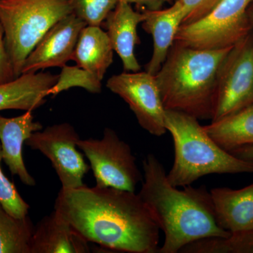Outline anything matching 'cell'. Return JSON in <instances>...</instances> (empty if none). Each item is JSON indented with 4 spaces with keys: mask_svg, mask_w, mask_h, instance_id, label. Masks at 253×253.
<instances>
[{
    "mask_svg": "<svg viewBox=\"0 0 253 253\" xmlns=\"http://www.w3.org/2000/svg\"><path fill=\"white\" fill-rule=\"evenodd\" d=\"M54 211L88 242L130 253H156L160 229L135 192L112 187L60 190Z\"/></svg>",
    "mask_w": 253,
    "mask_h": 253,
    "instance_id": "1",
    "label": "cell"
},
{
    "mask_svg": "<svg viewBox=\"0 0 253 253\" xmlns=\"http://www.w3.org/2000/svg\"><path fill=\"white\" fill-rule=\"evenodd\" d=\"M143 169L144 181L138 195L165 234L158 253H179L200 240L231 235L218 224L211 192L205 186L178 189L168 181L166 169L154 154L145 158Z\"/></svg>",
    "mask_w": 253,
    "mask_h": 253,
    "instance_id": "2",
    "label": "cell"
},
{
    "mask_svg": "<svg viewBox=\"0 0 253 253\" xmlns=\"http://www.w3.org/2000/svg\"><path fill=\"white\" fill-rule=\"evenodd\" d=\"M233 46L196 49L174 41L155 75L165 109L212 120L218 76Z\"/></svg>",
    "mask_w": 253,
    "mask_h": 253,
    "instance_id": "3",
    "label": "cell"
},
{
    "mask_svg": "<svg viewBox=\"0 0 253 253\" xmlns=\"http://www.w3.org/2000/svg\"><path fill=\"white\" fill-rule=\"evenodd\" d=\"M165 124L174 142V163L167 174L173 186H189L211 174L253 173V161L222 149L194 116L166 110Z\"/></svg>",
    "mask_w": 253,
    "mask_h": 253,
    "instance_id": "4",
    "label": "cell"
},
{
    "mask_svg": "<svg viewBox=\"0 0 253 253\" xmlns=\"http://www.w3.org/2000/svg\"><path fill=\"white\" fill-rule=\"evenodd\" d=\"M73 13L71 0H0V23L15 78L50 28Z\"/></svg>",
    "mask_w": 253,
    "mask_h": 253,
    "instance_id": "5",
    "label": "cell"
},
{
    "mask_svg": "<svg viewBox=\"0 0 253 253\" xmlns=\"http://www.w3.org/2000/svg\"><path fill=\"white\" fill-rule=\"evenodd\" d=\"M253 1L220 0L204 17L181 24L174 41L196 49L235 45L252 31L249 7Z\"/></svg>",
    "mask_w": 253,
    "mask_h": 253,
    "instance_id": "6",
    "label": "cell"
},
{
    "mask_svg": "<svg viewBox=\"0 0 253 253\" xmlns=\"http://www.w3.org/2000/svg\"><path fill=\"white\" fill-rule=\"evenodd\" d=\"M78 147L90 163L96 186L135 192L142 174L130 146L113 129L105 128L101 139H80Z\"/></svg>",
    "mask_w": 253,
    "mask_h": 253,
    "instance_id": "7",
    "label": "cell"
},
{
    "mask_svg": "<svg viewBox=\"0 0 253 253\" xmlns=\"http://www.w3.org/2000/svg\"><path fill=\"white\" fill-rule=\"evenodd\" d=\"M253 104V33L226 56L218 76L214 111L215 121Z\"/></svg>",
    "mask_w": 253,
    "mask_h": 253,
    "instance_id": "8",
    "label": "cell"
},
{
    "mask_svg": "<svg viewBox=\"0 0 253 253\" xmlns=\"http://www.w3.org/2000/svg\"><path fill=\"white\" fill-rule=\"evenodd\" d=\"M80 139L73 126L63 123L36 131L26 144L51 161L61 181V189H72L84 185L83 178L90 169L77 149Z\"/></svg>",
    "mask_w": 253,
    "mask_h": 253,
    "instance_id": "9",
    "label": "cell"
},
{
    "mask_svg": "<svg viewBox=\"0 0 253 253\" xmlns=\"http://www.w3.org/2000/svg\"><path fill=\"white\" fill-rule=\"evenodd\" d=\"M106 86L126 101L143 129L156 136L166 134V109L154 75L123 72L111 76Z\"/></svg>",
    "mask_w": 253,
    "mask_h": 253,
    "instance_id": "10",
    "label": "cell"
},
{
    "mask_svg": "<svg viewBox=\"0 0 253 253\" xmlns=\"http://www.w3.org/2000/svg\"><path fill=\"white\" fill-rule=\"evenodd\" d=\"M86 26L74 13L56 23L28 55L21 74L66 66L71 60L82 30Z\"/></svg>",
    "mask_w": 253,
    "mask_h": 253,
    "instance_id": "11",
    "label": "cell"
},
{
    "mask_svg": "<svg viewBox=\"0 0 253 253\" xmlns=\"http://www.w3.org/2000/svg\"><path fill=\"white\" fill-rule=\"evenodd\" d=\"M33 111H26L21 116L6 118L0 115V143L2 160L12 175H17L23 184L36 185L34 177L28 172L23 158V146L42 125L34 121Z\"/></svg>",
    "mask_w": 253,
    "mask_h": 253,
    "instance_id": "12",
    "label": "cell"
},
{
    "mask_svg": "<svg viewBox=\"0 0 253 253\" xmlns=\"http://www.w3.org/2000/svg\"><path fill=\"white\" fill-rule=\"evenodd\" d=\"M144 13L136 12L130 4L118 0L117 5L105 24L113 49L122 61L125 72H138L141 66L135 56V48L140 44L137 26L144 21Z\"/></svg>",
    "mask_w": 253,
    "mask_h": 253,
    "instance_id": "13",
    "label": "cell"
},
{
    "mask_svg": "<svg viewBox=\"0 0 253 253\" xmlns=\"http://www.w3.org/2000/svg\"><path fill=\"white\" fill-rule=\"evenodd\" d=\"M143 13V29L151 35L154 41L152 56L146 65V71L155 76L166 61L179 28L184 22L186 14L178 1H174L167 9L145 10Z\"/></svg>",
    "mask_w": 253,
    "mask_h": 253,
    "instance_id": "14",
    "label": "cell"
},
{
    "mask_svg": "<svg viewBox=\"0 0 253 253\" xmlns=\"http://www.w3.org/2000/svg\"><path fill=\"white\" fill-rule=\"evenodd\" d=\"M59 75L39 71L23 73L13 81L0 84V111H33L45 104L46 93L54 85Z\"/></svg>",
    "mask_w": 253,
    "mask_h": 253,
    "instance_id": "15",
    "label": "cell"
},
{
    "mask_svg": "<svg viewBox=\"0 0 253 253\" xmlns=\"http://www.w3.org/2000/svg\"><path fill=\"white\" fill-rule=\"evenodd\" d=\"M211 195L221 228L231 234L253 229V183L240 189L215 188Z\"/></svg>",
    "mask_w": 253,
    "mask_h": 253,
    "instance_id": "16",
    "label": "cell"
},
{
    "mask_svg": "<svg viewBox=\"0 0 253 253\" xmlns=\"http://www.w3.org/2000/svg\"><path fill=\"white\" fill-rule=\"evenodd\" d=\"M89 242L54 211L35 226L31 253H86Z\"/></svg>",
    "mask_w": 253,
    "mask_h": 253,
    "instance_id": "17",
    "label": "cell"
},
{
    "mask_svg": "<svg viewBox=\"0 0 253 253\" xmlns=\"http://www.w3.org/2000/svg\"><path fill=\"white\" fill-rule=\"evenodd\" d=\"M113 49L101 26H86L81 32L71 60L102 81L113 61Z\"/></svg>",
    "mask_w": 253,
    "mask_h": 253,
    "instance_id": "18",
    "label": "cell"
},
{
    "mask_svg": "<svg viewBox=\"0 0 253 253\" xmlns=\"http://www.w3.org/2000/svg\"><path fill=\"white\" fill-rule=\"evenodd\" d=\"M208 135L226 151L253 145V104L204 126Z\"/></svg>",
    "mask_w": 253,
    "mask_h": 253,
    "instance_id": "19",
    "label": "cell"
},
{
    "mask_svg": "<svg viewBox=\"0 0 253 253\" xmlns=\"http://www.w3.org/2000/svg\"><path fill=\"white\" fill-rule=\"evenodd\" d=\"M34 229L28 215L15 217L0 203V253H31Z\"/></svg>",
    "mask_w": 253,
    "mask_h": 253,
    "instance_id": "20",
    "label": "cell"
},
{
    "mask_svg": "<svg viewBox=\"0 0 253 253\" xmlns=\"http://www.w3.org/2000/svg\"><path fill=\"white\" fill-rule=\"evenodd\" d=\"M186 253H253V229L231 234L227 238H209L181 250Z\"/></svg>",
    "mask_w": 253,
    "mask_h": 253,
    "instance_id": "21",
    "label": "cell"
},
{
    "mask_svg": "<svg viewBox=\"0 0 253 253\" xmlns=\"http://www.w3.org/2000/svg\"><path fill=\"white\" fill-rule=\"evenodd\" d=\"M83 88L93 94H99L102 89L101 81L86 70L76 66H65L62 68L59 78L52 87L48 90L46 95L55 96L70 88Z\"/></svg>",
    "mask_w": 253,
    "mask_h": 253,
    "instance_id": "22",
    "label": "cell"
},
{
    "mask_svg": "<svg viewBox=\"0 0 253 253\" xmlns=\"http://www.w3.org/2000/svg\"><path fill=\"white\" fill-rule=\"evenodd\" d=\"M118 0H71L73 13L87 26H101Z\"/></svg>",
    "mask_w": 253,
    "mask_h": 253,
    "instance_id": "23",
    "label": "cell"
},
{
    "mask_svg": "<svg viewBox=\"0 0 253 253\" xmlns=\"http://www.w3.org/2000/svg\"><path fill=\"white\" fill-rule=\"evenodd\" d=\"M2 161V152L0 143V163ZM0 203L9 214L15 217L22 218L28 214L30 206L18 193L16 186L9 180L0 165Z\"/></svg>",
    "mask_w": 253,
    "mask_h": 253,
    "instance_id": "24",
    "label": "cell"
},
{
    "mask_svg": "<svg viewBox=\"0 0 253 253\" xmlns=\"http://www.w3.org/2000/svg\"><path fill=\"white\" fill-rule=\"evenodd\" d=\"M185 11L182 24L198 21L207 15L220 0H177Z\"/></svg>",
    "mask_w": 253,
    "mask_h": 253,
    "instance_id": "25",
    "label": "cell"
},
{
    "mask_svg": "<svg viewBox=\"0 0 253 253\" xmlns=\"http://www.w3.org/2000/svg\"><path fill=\"white\" fill-rule=\"evenodd\" d=\"M14 79V71L5 46L4 31L0 23V84Z\"/></svg>",
    "mask_w": 253,
    "mask_h": 253,
    "instance_id": "26",
    "label": "cell"
},
{
    "mask_svg": "<svg viewBox=\"0 0 253 253\" xmlns=\"http://www.w3.org/2000/svg\"><path fill=\"white\" fill-rule=\"evenodd\" d=\"M126 1L128 4H135L137 6H143L146 10L149 11H156L161 9L163 5L166 3L173 4L174 0H121Z\"/></svg>",
    "mask_w": 253,
    "mask_h": 253,
    "instance_id": "27",
    "label": "cell"
},
{
    "mask_svg": "<svg viewBox=\"0 0 253 253\" xmlns=\"http://www.w3.org/2000/svg\"><path fill=\"white\" fill-rule=\"evenodd\" d=\"M234 156L247 161H253V145H247L230 151Z\"/></svg>",
    "mask_w": 253,
    "mask_h": 253,
    "instance_id": "28",
    "label": "cell"
},
{
    "mask_svg": "<svg viewBox=\"0 0 253 253\" xmlns=\"http://www.w3.org/2000/svg\"><path fill=\"white\" fill-rule=\"evenodd\" d=\"M249 16L250 21H251V26H252V28L253 29V8L251 9V12L249 13Z\"/></svg>",
    "mask_w": 253,
    "mask_h": 253,
    "instance_id": "29",
    "label": "cell"
},
{
    "mask_svg": "<svg viewBox=\"0 0 253 253\" xmlns=\"http://www.w3.org/2000/svg\"><path fill=\"white\" fill-rule=\"evenodd\" d=\"M177 1V0H174V1Z\"/></svg>",
    "mask_w": 253,
    "mask_h": 253,
    "instance_id": "30",
    "label": "cell"
}]
</instances>
